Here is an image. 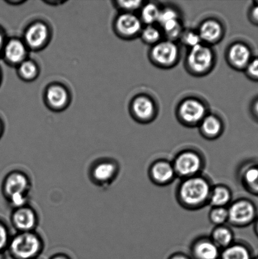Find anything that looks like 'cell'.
I'll return each mask as SVG.
<instances>
[{
  "label": "cell",
  "instance_id": "6da1fadb",
  "mask_svg": "<svg viewBox=\"0 0 258 259\" xmlns=\"http://www.w3.org/2000/svg\"><path fill=\"white\" fill-rule=\"evenodd\" d=\"M211 190L207 180L196 175L183 180L178 188V197L184 207H200L209 202Z\"/></svg>",
  "mask_w": 258,
  "mask_h": 259
},
{
  "label": "cell",
  "instance_id": "7a4b0ae2",
  "mask_svg": "<svg viewBox=\"0 0 258 259\" xmlns=\"http://www.w3.org/2000/svg\"><path fill=\"white\" fill-rule=\"evenodd\" d=\"M42 243L38 236L32 232H22L10 243V253L17 259H31L40 252Z\"/></svg>",
  "mask_w": 258,
  "mask_h": 259
},
{
  "label": "cell",
  "instance_id": "3957f363",
  "mask_svg": "<svg viewBox=\"0 0 258 259\" xmlns=\"http://www.w3.org/2000/svg\"><path fill=\"white\" fill-rule=\"evenodd\" d=\"M50 32V27L46 23L36 20L26 27L22 39L29 50L40 51L49 42Z\"/></svg>",
  "mask_w": 258,
  "mask_h": 259
},
{
  "label": "cell",
  "instance_id": "277c9868",
  "mask_svg": "<svg viewBox=\"0 0 258 259\" xmlns=\"http://www.w3.org/2000/svg\"><path fill=\"white\" fill-rule=\"evenodd\" d=\"M173 165L176 175L185 179L198 175L203 166V161L196 152L186 151L178 154Z\"/></svg>",
  "mask_w": 258,
  "mask_h": 259
},
{
  "label": "cell",
  "instance_id": "5b68a950",
  "mask_svg": "<svg viewBox=\"0 0 258 259\" xmlns=\"http://www.w3.org/2000/svg\"><path fill=\"white\" fill-rule=\"evenodd\" d=\"M29 52V50L22 39L14 37L7 40L2 56L7 64L17 67L27 59Z\"/></svg>",
  "mask_w": 258,
  "mask_h": 259
},
{
  "label": "cell",
  "instance_id": "8992f818",
  "mask_svg": "<svg viewBox=\"0 0 258 259\" xmlns=\"http://www.w3.org/2000/svg\"><path fill=\"white\" fill-rule=\"evenodd\" d=\"M44 101L50 110H64L70 105L71 96L65 85L55 83L47 86L44 93Z\"/></svg>",
  "mask_w": 258,
  "mask_h": 259
},
{
  "label": "cell",
  "instance_id": "52a82bcc",
  "mask_svg": "<svg viewBox=\"0 0 258 259\" xmlns=\"http://www.w3.org/2000/svg\"><path fill=\"white\" fill-rule=\"evenodd\" d=\"M214 61L213 53L209 48L201 44L191 48L187 62L194 72H207L212 67Z\"/></svg>",
  "mask_w": 258,
  "mask_h": 259
},
{
  "label": "cell",
  "instance_id": "ba28073f",
  "mask_svg": "<svg viewBox=\"0 0 258 259\" xmlns=\"http://www.w3.org/2000/svg\"><path fill=\"white\" fill-rule=\"evenodd\" d=\"M154 62L163 67H169L176 63L179 57L177 46L171 40L158 43L153 47L151 53Z\"/></svg>",
  "mask_w": 258,
  "mask_h": 259
},
{
  "label": "cell",
  "instance_id": "9c48e42d",
  "mask_svg": "<svg viewBox=\"0 0 258 259\" xmlns=\"http://www.w3.org/2000/svg\"><path fill=\"white\" fill-rule=\"evenodd\" d=\"M228 222L234 225H242L251 222L254 215V208L246 200L234 202L227 208Z\"/></svg>",
  "mask_w": 258,
  "mask_h": 259
},
{
  "label": "cell",
  "instance_id": "30bf717a",
  "mask_svg": "<svg viewBox=\"0 0 258 259\" xmlns=\"http://www.w3.org/2000/svg\"><path fill=\"white\" fill-rule=\"evenodd\" d=\"M141 29L140 20L131 13H123L116 18L115 22V31L121 37L135 36Z\"/></svg>",
  "mask_w": 258,
  "mask_h": 259
},
{
  "label": "cell",
  "instance_id": "8fae6325",
  "mask_svg": "<svg viewBox=\"0 0 258 259\" xmlns=\"http://www.w3.org/2000/svg\"><path fill=\"white\" fill-rule=\"evenodd\" d=\"M206 109L200 101L188 99L184 101L179 107V115L184 122L194 124L205 117Z\"/></svg>",
  "mask_w": 258,
  "mask_h": 259
},
{
  "label": "cell",
  "instance_id": "7c38bea8",
  "mask_svg": "<svg viewBox=\"0 0 258 259\" xmlns=\"http://www.w3.org/2000/svg\"><path fill=\"white\" fill-rule=\"evenodd\" d=\"M150 176L152 182L159 185H168L176 176L173 163L160 160L151 165Z\"/></svg>",
  "mask_w": 258,
  "mask_h": 259
},
{
  "label": "cell",
  "instance_id": "4fadbf2b",
  "mask_svg": "<svg viewBox=\"0 0 258 259\" xmlns=\"http://www.w3.org/2000/svg\"><path fill=\"white\" fill-rule=\"evenodd\" d=\"M4 188L5 195L9 199L16 195H25L29 188V180L21 172H14L5 179Z\"/></svg>",
  "mask_w": 258,
  "mask_h": 259
},
{
  "label": "cell",
  "instance_id": "5bb4252c",
  "mask_svg": "<svg viewBox=\"0 0 258 259\" xmlns=\"http://www.w3.org/2000/svg\"><path fill=\"white\" fill-rule=\"evenodd\" d=\"M221 250L211 238H201L194 243L191 259H220Z\"/></svg>",
  "mask_w": 258,
  "mask_h": 259
},
{
  "label": "cell",
  "instance_id": "9a60e30c",
  "mask_svg": "<svg viewBox=\"0 0 258 259\" xmlns=\"http://www.w3.org/2000/svg\"><path fill=\"white\" fill-rule=\"evenodd\" d=\"M15 227L22 232H30L37 223V217L32 209L28 207L17 208L12 215Z\"/></svg>",
  "mask_w": 258,
  "mask_h": 259
},
{
  "label": "cell",
  "instance_id": "2e32d148",
  "mask_svg": "<svg viewBox=\"0 0 258 259\" xmlns=\"http://www.w3.org/2000/svg\"><path fill=\"white\" fill-rule=\"evenodd\" d=\"M229 59L235 67H247L251 61V52L247 46L237 43L230 48Z\"/></svg>",
  "mask_w": 258,
  "mask_h": 259
},
{
  "label": "cell",
  "instance_id": "e0dca14e",
  "mask_svg": "<svg viewBox=\"0 0 258 259\" xmlns=\"http://www.w3.org/2000/svg\"><path fill=\"white\" fill-rule=\"evenodd\" d=\"M132 111L134 115L142 120H148L155 113V105L150 98L146 96H138L133 101Z\"/></svg>",
  "mask_w": 258,
  "mask_h": 259
},
{
  "label": "cell",
  "instance_id": "ac0fdd59",
  "mask_svg": "<svg viewBox=\"0 0 258 259\" xmlns=\"http://www.w3.org/2000/svg\"><path fill=\"white\" fill-rule=\"evenodd\" d=\"M222 29L221 24L214 20H209L201 25L199 35L201 40L207 42L213 43L221 38Z\"/></svg>",
  "mask_w": 258,
  "mask_h": 259
},
{
  "label": "cell",
  "instance_id": "d6986e66",
  "mask_svg": "<svg viewBox=\"0 0 258 259\" xmlns=\"http://www.w3.org/2000/svg\"><path fill=\"white\" fill-rule=\"evenodd\" d=\"M231 192L228 188L219 185L212 188L209 202L212 207H226L231 200Z\"/></svg>",
  "mask_w": 258,
  "mask_h": 259
},
{
  "label": "cell",
  "instance_id": "ffe728a7",
  "mask_svg": "<svg viewBox=\"0 0 258 259\" xmlns=\"http://www.w3.org/2000/svg\"><path fill=\"white\" fill-rule=\"evenodd\" d=\"M211 239L220 249H224L233 243L234 235L229 228L219 226L212 233Z\"/></svg>",
  "mask_w": 258,
  "mask_h": 259
},
{
  "label": "cell",
  "instance_id": "44dd1931",
  "mask_svg": "<svg viewBox=\"0 0 258 259\" xmlns=\"http://www.w3.org/2000/svg\"><path fill=\"white\" fill-rule=\"evenodd\" d=\"M116 169L117 167L113 162H100L93 168L92 176L97 182H108L115 176Z\"/></svg>",
  "mask_w": 258,
  "mask_h": 259
},
{
  "label": "cell",
  "instance_id": "7402d4cb",
  "mask_svg": "<svg viewBox=\"0 0 258 259\" xmlns=\"http://www.w3.org/2000/svg\"><path fill=\"white\" fill-rule=\"evenodd\" d=\"M17 73L19 77L25 82H32L39 75V66L34 60L27 59L18 66Z\"/></svg>",
  "mask_w": 258,
  "mask_h": 259
},
{
  "label": "cell",
  "instance_id": "603a6c76",
  "mask_svg": "<svg viewBox=\"0 0 258 259\" xmlns=\"http://www.w3.org/2000/svg\"><path fill=\"white\" fill-rule=\"evenodd\" d=\"M201 128L204 136L209 138H215L221 134L222 123L216 116L209 115L201 121Z\"/></svg>",
  "mask_w": 258,
  "mask_h": 259
},
{
  "label": "cell",
  "instance_id": "cb8c5ba5",
  "mask_svg": "<svg viewBox=\"0 0 258 259\" xmlns=\"http://www.w3.org/2000/svg\"><path fill=\"white\" fill-rule=\"evenodd\" d=\"M220 259H251V257L247 248L233 243L221 250Z\"/></svg>",
  "mask_w": 258,
  "mask_h": 259
},
{
  "label": "cell",
  "instance_id": "d4e9b609",
  "mask_svg": "<svg viewBox=\"0 0 258 259\" xmlns=\"http://www.w3.org/2000/svg\"><path fill=\"white\" fill-rule=\"evenodd\" d=\"M161 10L158 6L153 4L146 5L141 11V19L146 24L150 25L154 22H158Z\"/></svg>",
  "mask_w": 258,
  "mask_h": 259
},
{
  "label": "cell",
  "instance_id": "484cf974",
  "mask_svg": "<svg viewBox=\"0 0 258 259\" xmlns=\"http://www.w3.org/2000/svg\"><path fill=\"white\" fill-rule=\"evenodd\" d=\"M210 220L214 225L219 227L228 222V209L226 207H213L210 213Z\"/></svg>",
  "mask_w": 258,
  "mask_h": 259
},
{
  "label": "cell",
  "instance_id": "4316f807",
  "mask_svg": "<svg viewBox=\"0 0 258 259\" xmlns=\"http://www.w3.org/2000/svg\"><path fill=\"white\" fill-rule=\"evenodd\" d=\"M167 36L171 39H175L180 36L182 28L178 19L172 20L163 25Z\"/></svg>",
  "mask_w": 258,
  "mask_h": 259
},
{
  "label": "cell",
  "instance_id": "83f0119b",
  "mask_svg": "<svg viewBox=\"0 0 258 259\" xmlns=\"http://www.w3.org/2000/svg\"><path fill=\"white\" fill-rule=\"evenodd\" d=\"M244 181L250 188L258 191V168L257 167H251L247 169L245 172Z\"/></svg>",
  "mask_w": 258,
  "mask_h": 259
},
{
  "label": "cell",
  "instance_id": "f1b7e54d",
  "mask_svg": "<svg viewBox=\"0 0 258 259\" xmlns=\"http://www.w3.org/2000/svg\"><path fill=\"white\" fill-rule=\"evenodd\" d=\"M160 37V32L151 25H148L143 30L142 38L146 42L155 43L158 41Z\"/></svg>",
  "mask_w": 258,
  "mask_h": 259
},
{
  "label": "cell",
  "instance_id": "f546056e",
  "mask_svg": "<svg viewBox=\"0 0 258 259\" xmlns=\"http://www.w3.org/2000/svg\"><path fill=\"white\" fill-rule=\"evenodd\" d=\"M176 19H178V15L175 10L166 9L161 11L158 22L163 26L166 23Z\"/></svg>",
  "mask_w": 258,
  "mask_h": 259
},
{
  "label": "cell",
  "instance_id": "4dcf8cb0",
  "mask_svg": "<svg viewBox=\"0 0 258 259\" xmlns=\"http://www.w3.org/2000/svg\"><path fill=\"white\" fill-rule=\"evenodd\" d=\"M184 44L189 46L191 48L201 44V38L199 34L194 32H188L183 35Z\"/></svg>",
  "mask_w": 258,
  "mask_h": 259
},
{
  "label": "cell",
  "instance_id": "1f68e13d",
  "mask_svg": "<svg viewBox=\"0 0 258 259\" xmlns=\"http://www.w3.org/2000/svg\"><path fill=\"white\" fill-rule=\"evenodd\" d=\"M141 1H118L116 2V4L125 12L131 13V11L138 9L141 6Z\"/></svg>",
  "mask_w": 258,
  "mask_h": 259
},
{
  "label": "cell",
  "instance_id": "d6a6232c",
  "mask_svg": "<svg viewBox=\"0 0 258 259\" xmlns=\"http://www.w3.org/2000/svg\"><path fill=\"white\" fill-rule=\"evenodd\" d=\"M9 242V236L7 228L0 222V251L7 247Z\"/></svg>",
  "mask_w": 258,
  "mask_h": 259
},
{
  "label": "cell",
  "instance_id": "836d02e7",
  "mask_svg": "<svg viewBox=\"0 0 258 259\" xmlns=\"http://www.w3.org/2000/svg\"><path fill=\"white\" fill-rule=\"evenodd\" d=\"M246 68L249 75L251 77L258 79V58L250 61Z\"/></svg>",
  "mask_w": 258,
  "mask_h": 259
},
{
  "label": "cell",
  "instance_id": "e575fe53",
  "mask_svg": "<svg viewBox=\"0 0 258 259\" xmlns=\"http://www.w3.org/2000/svg\"><path fill=\"white\" fill-rule=\"evenodd\" d=\"M6 41L7 39L6 38H5V32L4 30L0 29V56H2L3 49H4V47Z\"/></svg>",
  "mask_w": 258,
  "mask_h": 259
},
{
  "label": "cell",
  "instance_id": "d590c367",
  "mask_svg": "<svg viewBox=\"0 0 258 259\" xmlns=\"http://www.w3.org/2000/svg\"><path fill=\"white\" fill-rule=\"evenodd\" d=\"M251 17L254 22L258 23V5L252 9L251 11Z\"/></svg>",
  "mask_w": 258,
  "mask_h": 259
},
{
  "label": "cell",
  "instance_id": "8d00e7d4",
  "mask_svg": "<svg viewBox=\"0 0 258 259\" xmlns=\"http://www.w3.org/2000/svg\"><path fill=\"white\" fill-rule=\"evenodd\" d=\"M169 259H191V258L188 257V256L183 254V253H176L173 255L171 256Z\"/></svg>",
  "mask_w": 258,
  "mask_h": 259
},
{
  "label": "cell",
  "instance_id": "74e56055",
  "mask_svg": "<svg viewBox=\"0 0 258 259\" xmlns=\"http://www.w3.org/2000/svg\"><path fill=\"white\" fill-rule=\"evenodd\" d=\"M254 112L258 117V100L255 102L254 105Z\"/></svg>",
  "mask_w": 258,
  "mask_h": 259
},
{
  "label": "cell",
  "instance_id": "f35d334b",
  "mask_svg": "<svg viewBox=\"0 0 258 259\" xmlns=\"http://www.w3.org/2000/svg\"><path fill=\"white\" fill-rule=\"evenodd\" d=\"M3 132H4V124H3L2 121L0 120V137L2 136Z\"/></svg>",
  "mask_w": 258,
  "mask_h": 259
},
{
  "label": "cell",
  "instance_id": "ab89813d",
  "mask_svg": "<svg viewBox=\"0 0 258 259\" xmlns=\"http://www.w3.org/2000/svg\"><path fill=\"white\" fill-rule=\"evenodd\" d=\"M52 259H68L67 257H65V256L63 255H58L57 256V257H55L54 258H53Z\"/></svg>",
  "mask_w": 258,
  "mask_h": 259
},
{
  "label": "cell",
  "instance_id": "60d3db41",
  "mask_svg": "<svg viewBox=\"0 0 258 259\" xmlns=\"http://www.w3.org/2000/svg\"><path fill=\"white\" fill-rule=\"evenodd\" d=\"M0 259H4V256L1 252H0Z\"/></svg>",
  "mask_w": 258,
  "mask_h": 259
},
{
  "label": "cell",
  "instance_id": "b9f144b4",
  "mask_svg": "<svg viewBox=\"0 0 258 259\" xmlns=\"http://www.w3.org/2000/svg\"><path fill=\"white\" fill-rule=\"evenodd\" d=\"M2 81V75H1V70H0V82Z\"/></svg>",
  "mask_w": 258,
  "mask_h": 259
},
{
  "label": "cell",
  "instance_id": "7bdbcfd3",
  "mask_svg": "<svg viewBox=\"0 0 258 259\" xmlns=\"http://www.w3.org/2000/svg\"><path fill=\"white\" fill-rule=\"evenodd\" d=\"M256 259H258V258H256Z\"/></svg>",
  "mask_w": 258,
  "mask_h": 259
}]
</instances>
